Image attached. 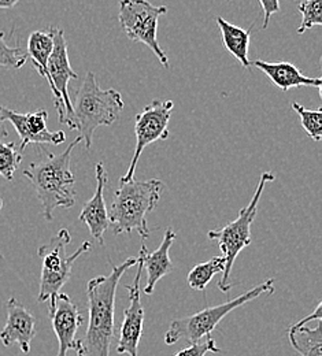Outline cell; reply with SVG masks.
<instances>
[{
  "label": "cell",
  "mask_w": 322,
  "mask_h": 356,
  "mask_svg": "<svg viewBox=\"0 0 322 356\" xmlns=\"http://www.w3.org/2000/svg\"><path fill=\"white\" fill-rule=\"evenodd\" d=\"M138 258H128L124 264L113 266L107 275H97L87 285L88 326L79 340L77 356H110L114 340V315L117 288L124 273L136 266Z\"/></svg>",
  "instance_id": "obj_1"
},
{
  "label": "cell",
  "mask_w": 322,
  "mask_h": 356,
  "mask_svg": "<svg viewBox=\"0 0 322 356\" xmlns=\"http://www.w3.org/2000/svg\"><path fill=\"white\" fill-rule=\"evenodd\" d=\"M83 141L79 136L63 152L55 155L47 152L46 156L31 163L24 170L38 195L47 221H52L56 209H70L76 204V178L70 170V156L76 145Z\"/></svg>",
  "instance_id": "obj_2"
},
{
  "label": "cell",
  "mask_w": 322,
  "mask_h": 356,
  "mask_svg": "<svg viewBox=\"0 0 322 356\" xmlns=\"http://www.w3.org/2000/svg\"><path fill=\"white\" fill-rule=\"evenodd\" d=\"M72 104L73 113L65 125L80 132L87 149L92 147L95 131L113 125L125 107L122 95L115 89L100 88L92 72L86 74Z\"/></svg>",
  "instance_id": "obj_3"
},
{
  "label": "cell",
  "mask_w": 322,
  "mask_h": 356,
  "mask_svg": "<svg viewBox=\"0 0 322 356\" xmlns=\"http://www.w3.org/2000/svg\"><path fill=\"white\" fill-rule=\"evenodd\" d=\"M163 189L165 184L156 178L120 182L108 211V221L113 225L114 234L136 232L143 240L148 238L147 216L158 204Z\"/></svg>",
  "instance_id": "obj_4"
},
{
  "label": "cell",
  "mask_w": 322,
  "mask_h": 356,
  "mask_svg": "<svg viewBox=\"0 0 322 356\" xmlns=\"http://www.w3.org/2000/svg\"><path fill=\"white\" fill-rule=\"evenodd\" d=\"M275 178V175L271 172L262 173L251 202L248 203V206L240 210L237 218L221 229H214L207 233V237L210 240H216L220 244L223 257L225 259V268L223 271L221 280L218 281V288L224 293H228L232 289L230 274L239 254L251 244V225L257 217L258 206L265 186L269 182H273Z\"/></svg>",
  "instance_id": "obj_5"
},
{
  "label": "cell",
  "mask_w": 322,
  "mask_h": 356,
  "mask_svg": "<svg viewBox=\"0 0 322 356\" xmlns=\"http://www.w3.org/2000/svg\"><path fill=\"white\" fill-rule=\"evenodd\" d=\"M275 292V280L271 278L259 285H257L255 288L250 289L248 292L228 300L220 306L216 307H207L203 309L202 312H196L193 315L184 316V318H179L175 319L166 334H165V343L168 346H173L180 340H185L189 344L191 343H196L199 340H202L203 337H206L207 334H211L213 330H216V327L218 326V323L230 314V312L241 307L243 305L258 299L261 295H272Z\"/></svg>",
  "instance_id": "obj_6"
},
{
  "label": "cell",
  "mask_w": 322,
  "mask_h": 356,
  "mask_svg": "<svg viewBox=\"0 0 322 356\" xmlns=\"http://www.w3.org/2000/svg\"><path fill=\"white\" fill-rule=\"evenodd\" d=\"M72 241V236L67 229H61L47 244L39 247L38 254L42 258V275L38 302L54 300L63 285L72 277V268L74 262L92 248L90 241H84L73 254L66 252L67 244Z\"/></svg>",
  "instance_id": "obj_7"
},
{
  "label": "cell",
  "mask_w": 322,
  "mask_h": 356,
  "mask_svg": "<svg viewBox=\"0 0 322 356\" xmlns=\"http://www.w3.org/2000/svg\"><path fill=\"white\" fill-rule=\"evenodd\" d=\"M168 13L165 6H154L148 0H120L118 19L125 35L132 40L147 45L165 69H169V58L158 42L159 17Z\"/></svg>",
  "instance_id": "obj_8"
},
{
  "label": "cell",
  "mask_w": 322,
  "mask_h": 356,
  "mask_svg": "<svg viewBox=\"0 0 322 356\" xmlns=\"http://www.w3.org/2000/svg\"><path fill=\"white\" fill-rule=\"evenodd\" d=\"M54 47L47 63L48 86L54 95V104L58 113V121L66 124L73 113V104L69 96V81L77 80L79 76L73 72L69 60L67 42L65 32L55 26H51Z\"/></svg>",
  "instance_id": "obj_9"
},
{
  "label": "cell",
  "mask_w": 322,
  "mask_h": 356,
  "mask_svg": "<svg viewBox=\"0 0 322 356\" xmlns=\"http://www.w3.org/2000/svg\"><path fill=\"white\" fill-rule=\"evenodd\" d=\"M175 103L172 100L155 99L147 104L143 111L136 115L135 134H136V148L129 163L128 170L121 177L120 182H127L134 179L138 159L144 148L155 141L166 140L169 137V121L173 113Z\"/></svg>",
  "instance_id": "obj_10"
},
{
  "label": "cell",
  "mask_w": 322,
  "mask_h": 356,
  "mask_svg": "<svg viewBox=\"0 0 322 356\" xmlns=\"http://www.w3.org/2000/svg\"><path fill=\"white\" fill-rule=\"evenodd\" d=\"M0 117L4 121L11 122L19 136L21 144L19 151L22 152L29 144H52L59 145L65 143L66 134L62 131L51 132L47 128L48 113L46 110H39L35 113L21 114L7 107L0 106Z\"/></svg>",
  "instance_id": "obj_11"
},
{
  "label": "cell",
  "mask_w": 322,
  "mask_h": 356,
  "mask_svg": "<svg viewBox=\"0 0 322 356\" xmlns=\"http://www.w3.org/2000/svg\"><path fill=\"white\" fill-rule=\"evenodd\" d=\"M138 271L134 282L125 285L129 293V306L124 312L122 323L120 327V340L117 346L118 354H128L129 356H138V343L144 329V307L141 305L140 296V282L143 273V255L138 257Z\"/></svg>",
  "instance_id": "obj_12"
},
{
  "label": "cell",
  "mask_w": 322,
  "mask_h": 356,
  "mask_svg": "<svg viewBox=\"0 0 322 356\" xmlns=\"http://www.w3.org/2000/svg\"><path fill=\"white\" fill-rule=\"evenodd\" d=\"M48 303V314L51 318L52 329L59 343V351L56 356H67L70 351H76L77 348L79 339L76 334L84 322L83 315L70 296L66 293L59 292L58 296Z\"/></svg>",
  "instance_id": "obj_13"
},
{
  "label": "cell",
  "mask_w": 322,
  "mask_h": 356,
  "mask_svg": "<svg viewBox=\"0 0 322 356\" xmlns=\"http://www.w3.org/2000/svg\"><path fill=\"white\" fill-rule=\"evenodd\" d=\"M7 322L0 332V341L4 347L18 344L24 354L31 353L32 340L36 336V318L15 298H10L6 303Z\"/></svg>",
  "instance_id": "obj_14"
},
{
  "label": "cell",
  "mask_w": 322,
  "mask_h": 356,
  "mask_svg": "<svg viewBox=\"0 0 322 356\" xmlns=\"http://www.w3.org/2000/svg\"><path fill=\"white\" fill-rule=\"evenodd\" d=\"M96 175V189L92 197L87 202V204L83 207L79 220L81 222L87 223L90 233L93 238L99 241L100 245L104 244V233L110 226L108 221V211L106 209L104 202V188L107 185V172L103 165V162H97L95 168Z\"/></svg>",
  "instance_id": "obj_15"
},
{
  "label": "cell",
  "mask_w": 322,
  "mask_h": 356,
  "mask_svg": "<svg viewBox=\"0 0 322 356\" xmlns=\"http://www.w3.org/2000/svg\"><path fill=\"white\" fill-rule=\"evenodd\" d=\"M176 237L177 234L173 230V227H168L161 245L154 252H148L147 247L144 244L141 245L140 252L143 255V265L147 271V282L144 286L145 295H152L158 281L165 275H168L169 273H172L173 264L170 261L169 251Z\"/></svg>",
  "instance_id": "obj_16"
},
{
  "label": "cell",
  "mask_w": 322,
  "mask_h": 356,
  "mask_svg": "<svg viewBox=\"0 0 322 356\" xmlns=\"http://www.w3.org/2000/svg\"><path fill=\"white\" fill-rule=\"evenodd\" d=\"M251 66H255L264 72L273 81V84L284 92L300 87H314L321 90L322 80L320 77L305 76L293 63L254 60L251 62Z\"/></svg>",
  "instance_id": "obj_17"
},
{
  "label": "cell",
  "mask_w": 322,
  "mask_h": 356,
  "mask_svg": "<svg viewBox=\"0 0 322 356\" xmlns=\"http://www.w3.org/2000/svg\"><path fill=\"white\" fill-rule=\"evenodd\" d=\"M217 25L221 32L223 44L230 52L233 58H236L243 67L250 69L251 60L248 59V49L251 40V29H241L233 24L224 19L223 17L217 18Z\"/></svg>",
  "instance_id": "obj_18"
},
{
  "label": "cell",
  "mask_w": 322,
  "mask_h": 356,
  "mask_svg": "<svg viewBox=\"0 0 322 356\" xmlns=\"http://www.w3.org/2000/svg\"><path fill=\"white\" fill-rule=\"evenodd\" d=\"M288 339L292 348L302 356H322V325L317 321L316 327L306 325L299 329H288Z\"/></svg>",
  "instance_id": "obj_19"
},
{
  "label": "cell",
  "mask_w": 322,
  "mask_h": 356,
  "mask_svg": "<svg viewBox=\"0 0 322 356\" xmlns=\"http://www.w3.org/2000/svg\"><path fill=\"white\" fill-rule=\"evenodd\" d=\"M52 47H54V39H52L51 28L47 31L32 32L28 38V44H26L28 58H31L35 69L46 80L48 77L47 63L52 52Z\"/></svg>",
  "instance_id": "obj_20"
},
{
  "label": "cell",
  "mask_w": 322,
  "mask_h": 356,
  "mask_svg": "<svg viewBox=\"0 0 322 356\" xmlns=\"http://www.w3.org/2000/svg\"><path fill=\"white\" fill-rule=\"evenodd\" d=\"M225 268L224 257H214L207 262L199 264L188 274V285L195 291H204L216 274L223 273Z\"/></svg>",
  "instance_id": "obj_21"
},
{
  "label": "cell",
  "mask_w": 322,
  "mask_h": 356,
  "mask_svg": "<svg viewBox=\"0 0 322 356\" xmlns=\"http://www.w3.org/2000/svg\"><path fill=\"white\" fill-rule=\"evenodd\" d=\"M292 110L299 115L305 132L316 143L322 140V108L309 110L299 103H292Z\"/></svg>",
  "instance_id": "obj_22"
},
{
  "label": "cell",
  "mask_w": 322,
  "mask_h": 356,
  "mask_svg": "<svg viewBox=\"0 0 322 356\" xmlns=\"http://www.w3.org/2000/svg\"><path fill=\"white\" fill-rule=\"evenodd\" d=\"M22 162V152L14 143H3L0 140V176L11 181Z\"/></svg>",
  "instance_id": "obj_23"
},
{
  "label": "cell",
  "mask_w": 322,
  "mask_h": 356,
  "mask_svg": "<svg viewBox=\"0 0 322 356\" xmlns=\"http://www.w3.org/2000/svg\"><path fill=\"white\" fill-rule=\"evenodd\" d=\"M298 10L302 14L298 35H303L313 26L322 25V0H305L303 3L298 4Z\"/></svg>",
  "instance_id": "obj_24"
},
{
  "label": "cell",
  "mask_w": 322,
  "mask_h": 356,
  "mask_svg": "<svg viewBox=\"0 0 322 356\" xmlns=\"http://www.w3.org/2000/svg\"><path fill=\"white\" fill-rule=\"evenodd\" d=\"M28 60V54L21 47H8L6 33L0 32V66L6 69H21Z\"/></svg>",
  "instance_id": "obj_25"
},
{
  "label": "cell",
  "mask_w": 322,
  "mask_h": 356,
  "mask_svg": "<svg viewBox=\"0 0 322 356\" xmlns=\"http://www.w3.org/2000/svg\"><path fill=\"white\" fill-rule=\"evenodd\" d=\"M209 353L218 354L221 350L216 344V340L211 337V334H207L202 340L196 343H191L189 347L179 351L175 356H206Z\"/></svg>",
  "instance_id": "obj_26"
},
{
  "label": "cell",
  "mask_w": 322,
  "mask_h": 356,
  "mask_svg": "<svg viewBox=\"0 0 322 356\" xmlns=\"http://www.w3.org/2000/svg\"><path fill=\"white\" fill-rule=\"evenodd\" d=\"M259 3L262 6V8H264V25H262V29H266L272 15L280 11V1L278 0H259Z\"/></svg>",
  "instance_id": "obj_27"
},
{
  "label": "cell",
  "mask_w": 322,
  "mask_h": 356,
  "mask_svg": "<svg viewBox=\"0 0 322 356\" xmlns=\"http://www.w3.org/2000/svg\"><path fill=\"white\" fill-rule=\"evenodd\" d=\"M312 321H322L321 302L317 305V307L314 309V312H312V314H309V315H306L303 319H300L299 322H296V323H295L293 326H291L289 329H299V327H302V326L307 325V323H309V322H312Z\"/></svg>",
  "instance_id": "obj_28"
},
{
  "label": "cell",
  "mask_w": 322,
  "mask_h": 356,
  "mask_svg": "<svg viewBox=\"0 0 322 356\" xmlns=\"http://www.w3.org/2000/svg\"><path fill=\"white\" fill-rule=\"evenodd\" d=\"M19 0H0V10L13 8Z\"/></svg>",
  "instance_id": "obj_29"
},
{
  "label": "cell",
  "mask_w": 322,
  "mask_h": 356,
  "mask_svg": "<svg viewBox=\"0 0 322 356\" xmlns=\"http://www.w3.org/2000/svg\"><path fill=\"white\" fill-rule=\"evenodd\" d=\"M8 136L7 132V128H6V124H4V120L0 117V140L6 138Z\"/></svg>",
  "instance_id": "obj_30"
},
{
  "label": "cell",
  "mask_w": 322,
  "mask_h": 356,
  "mask_svg": "<svg viewBox=\"0 0 322 356\" xmlns=\"http://www.w3.org/2000/svg\"><path fill=\"white\" fill-rule=\"evenodd\" d=\"M1 209H3V200L0 199V210H1Z\"/></svg>",
  "instance_id": "obj_31"
},
{
  "label": "cell",
  "mask_w": 322,
  "mask_h": 356,
  "mask_svg": "<svg viewBox=\"0 0 322 356\" xmlns=\"http://www.w3.org/2000/svg\"><path fill=\"white\" fill-rule=\"evenodd\" d=\"M0 259H1V254H0Z\"/></svg>",
  "instance_id": "obj_32"
}]
</instances>
